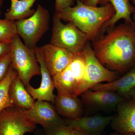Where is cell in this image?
Listing matches in <instances>:
<instances>
[{
	"mask_svg": "<svg viewBox=\"0 0 135 135\" xmlns=\"http://www.w3.org/2000/svg\"><path fill=\"white\" fill-rule=\"evenodd\" d=\"M92 41V47L103 65L119 72L135 65V26L123 24L107 29Z\"/></svg>",
	"mask_w": 135,
	"mask_h": 135,
	"instance_id": "1",
	"label": "cell"
},
{
	"mask_svg": "<svg viewBox=\"0 0 135 135\" xmlns=\"http://www.w3.org/2000/svg\"><path fill=\"white\" fill-rule=\"evenodd\" d=\"M76 5L66 8L54 14L59 19L73 23L86 34L89 41L97 38L103 25L114 15L115 11L110 3L99 7L85 4L76 0Z\"/></svg>",
	"mask_w": 135,
	"mask_h": 135,
	"instance_id": "2",
	"label": "cell"
},
{
	"mask_svg": "<svg viewBox=\"0 0 135 135\" xmlns=\"http://www.w3.org/2000/svg\"><path fill=\"white\" fill-rule=\"evenodd\" d=\"M10 53L12 67L25 87L30 84L33 77L41 75L34 50L23 43L18 35L10 43Z\"/></svg>",
	"mask_w": 135,
	"mask_h": 135,
	"instance_id": "3",
	"label": "cell"
},
{
	"mask_svg": "<svg viewBox=\"0 0 135 135\" xmlns=\"http://www.w3.org/2000/svg\"><path fill=\"white\" fill-rule=\"evenodd\" d=\"M49 12L38 4L33 15L27 18L15 21L17 35L25 45L34 49L38 42L49 29Z\"/></svg>",
	"mask_w": 135,
	"mask_h": 135,
	"instance_id": "4",
	"label": "cell"
},
{
	"mask_svg": "<svg viewBox=\"0 0 135 135\" xmlns=\"http://www.w3.org/2000/svg\"><path fill=\"white\" fill-rule=\"evenodd\" d=\"M53 22L51 44L75 54L81 51L89 41L86 35L72 22L64 24L55 14Z\"/></svg>",
	"mask_w": 135,
	"mask_h": 135,
	"instance_id": "5",
	"label": "cell"
},
{
	"mask_svg": "<svg viewBox=\"0 0 135 135\" xmlns=\"http://www.w3.org/2000/svg\"><path fill=\"white\" fill-rule=\"evenodd\" d=\"M88 42L82 50L86 59V71L82 83L76 93L77 97L97 84L112 82L118 79L115 72L107 69L99 62Z\"/></svg>",
	"mask_w": 135,
	"mask_h": 135,
	"instance_id": "6",
	"label": "cell"
},
{
	"mask_svg": "<svg viewBox=\"0 0 135 135\" xmlns=\"http://www.w3.org/2000/svg\"><path fill=\"white\" fill-rule=\"evenodd\" d=\"M25 109L16 107L0 112V135H24L36 129V123L26 113Z\"/></svg>",
	"mask_w": 135,
	"mask_h": 135,
	"instance_id": "7",
	"label": "cell"
},
{
	"mask_svg": "<svg viewBox=\"0 0 135 135\" xmlns=\"http://www.w3.org/2000/svg\"><path fill=\"white\" fill-rule=\"evenodd\" d=\"M34 50L40 66L41 83L38 88H33L30 84L26 87V88L34 100L54 103L56 96L53 94V92L55 86L53 77L46 66L40 47L36 46Z\"/></svg>",
	"mask_w": 135,
	"mask_h": 135,
	"instance_id": "8",
	"label": "cell"
},
{
	"mask_svg": "<svg viewBox=\"0 0 135 135\" xmlns=\"http://www.w3.org/2000/svg\"><path fill=\"white\" fill-rule=\"evenodd\" d=\"M44 60L52 77L65 69L71 62L74 54L51 44L40 47Z\"/></svg>",
	"mask_w": 135,
	"mask_h": 135,
	"instance_id": "9",
	"label": "cell"
},
{
	"mask_svg": "<svg viewBox=\"0 0 135 135\" xmlns=\"http://www.w3.org/2000/svg\"><path fill=\"white\" fill-rule=\"evenodd\" d=\"M117 113L110 123L115 132L124 134H135V100L126 99L116 107Z\"/></svg>",
	"mask_w": 135,
	"mask_h": 135,
	"instance_id": "10",
	"label": "cell"
},
{
	"mask_svg": "<svg viewBox=\"0 0 135 135\" xmlns=\"http://www.w3.org/2000/svg\"><path fill=\"white\" fill-rule=\"evenodd\" d=\"M25 111L31 120L43 127L66 124L65 119L60 117L48 101L37 100L31 109H25Z\"/></svg>",
	"mask_w": 135,
	"mask_h": 135,
	"instance_id": "11",
	"label": "cell"
},
{
	"mask_svg": "<svg viewBox=\"0 0 135 135\" xmlns=\"http://www.w3.org/2000/svg\"><path fill=\"white\" fill-rule=\"evenodd\" d=\"M80 95L83 102L87 105L101 109L115 108L121 102L127 99L111 90L94 91L89 89Z\"/></svg>",
	"mask_w": 135,
	"mask_h": 135,
	"instance_id": "12",
	"label": "cell"
},
{
	"mask_svg": "<svg viewBox=\"0 0 135 135\" xmlns=\"http://www.w3.org/2000/svg\"><path fill=\"white\" fill-rule=\"evenodd\" d=\"M109 3L112 5L115 13L113 16L101 27L98 36L104 35L107 29L115 26L120 20H124L126 23L135 26L131 17V15L135 12V7L131 4L129 0H99L98 5L104 6Z\"/></svg>",
	"mask_w": 135,
	"mask_h": 135,
	"instance_id": "13",
	"label": "cell"
},
{
	"mask_svg": "<svg viewBox=\"0 0 135 135\" xmlns=\"http://www.w3.org/2000/svg\"><path fill=\"white\" fill-rule=\"evenodd\" d=\"M114 115H95L74 119H64L66 123L72 128L80 129L95 135H101L110 123Z\"/></svg>",
	"mask_w": 135,
	"mask_h": 135,
	"instance_id": "14",
	"label": "cell"
},
{
	"mask_svg": "<svg viewBox=\"0 0 135 135\" xmlns=\"http://www.w3.org/2000/svg\"><path fill=\"white\" fill-rule=\"evenodd\" d=\"M56 110L59 115L67 119L81 117L83 110L81 101L78 97L70 94H58L55 101Z\"/></svg>",
	"mask_w": 135,
	"mask_h": 135,
	"instance_id": "15",
	"label": "cell"
},
{
	"mask_svg": "<svg viewBox=\"0 0 135 135\" xmlns=\"http://www.w3.org/2000/svg\"><path fill=\"white\" fill-rule=\"evenodd\" d=\"M135 88V65L123 77L108 83H99L90 89L94 91L111 90L116 92L121 96L128 98L131 90Z\"/></svg>",
	"mask_w": 135,
	"mask_h": 135,
	"instance_id": "16",
	"label": "cell"
},
{
	"mask_svg": "<svg viewBox=\"0 0 135 135\" xmlns=\"http://www.w3.org/2000/svg\"><path fill=\"white\" fill-rule=\"evenodd\" d=\"M9 95L13 106L18 108L28 110L35 103L18 75L10 86Z\"/></svg>",
	"mask_w": 135,
	"mask_h": 135,
	"instance_id": "17",
	"label": "cell"
},
{
	"mask_svg": "<svg viewBox=\"0 0 135 135\" xmlns=\"http://www.w3.org/2000/svg\"><path fill=\"white\" fill-rule=\"evenodd\" d=\"M10 1V8L4 15L5 19L16 21L29 18L35 12L32 8L36 0Z\"/></svg>",
	"mask_w": 135,
	"mask_h": 135,
	"instance_id": "18",
	"label": "cell"
},
{
	"mask_svg": "<svg viewBox=\"0 0 135 135\" xmlns=\"http://www.w3.org/2000/svg\"><path fill=\"white\" fill-rule=\"evenodd\" d=\"M53 78L58 94L66 93L75 96L78 85L69 66Z\"/></svg>",
	"mask_w": 135,
	"mask_h": 135,
	"instance_id": "19",
	"label": "cell"
},
{
	"mask_svg": "<svg viewBox=\"0 0 135 135\" xmlns=\"http://www.w3.org/2000/svg\"><path fill=\"white\" fill-rule=\"evenodd\" d=\"M17 75L16 71L11 65L6 77L0 83V112L5 108L14 107L10 98L9 89L12 81Z\"/></svg>",
	"mask_w": 135,
	"mask_h": 135,
	"instance_id": "20",
	"label": "cell"
},
{
	"mask_svg": "<svg viewBox=\"0 0 135 135\" xmlns=\"http://www.w3.org/2000/svg\"><path fill=\"white\" fill-rule=\"evenodd\" d=\"M69 66L77 83L78 90L82 83L86 71V59L82 50L74 54V57Z\"/></svg>",
	"mask_w": 135,
	"mask_h": 135,
	"instance_id": "21",
	"label": "cell"
},
{
	"mask_svg": "<svg viewBox=\"0 0 135 135\" xmlns=\"http://www.w3.org/2000/svg\"><path fill=\"white\" fill-rule=\"evenodd\" d=\"M17 35L15 21L0 18V41L11 43Z\"/></svg>",
	"mask_w": 135,
	"mask_h": 135,
	"instance_id": "22",
	"label": "cell"
},
{
	"mask_svg": "<svg viewBox=\"0 0 135 135\" xmlns=\"http://www.w3.org/2000/svg\"><path fill=\"white\" fill-rule=\"evenodd\" d=\"M46 135H70L71 128L67 124H59L44 127Z\"/></svg>",
	"mask_w": 135,
	"mask_h": 135,
	"instance_id": "23",
	"label": "cell"
},
{
	"mask_svg": "<svg viewBox=\"0 0 135 135\" xmlns=\"http://www.w3.org/2000/svg\"><path fill=\"white\" fill-rule=\"evenodd\" d=\"M11 64V59L9 52L0 59V83L6 77Z\"/></svg>",
	"mask_w": 135,
	"mask_h": 135,
	"instance_id": "24",
	"label": "cell"
},
{
	"mask_svg": "<svg viewBox=\"0 0 135 135\" xmlns=\"http://www.w3.org/2000/svg\"><path fill=\"white\" fill-rule=\"evenodd\" d=\"M75 0H55V12L58 13L66 8L73 7Z\"/></svg>",
	"mask_w": 135,
	"mask_h": 135,
	"instance_id": "25",
	"label": "cell"
},
{
	"mask_svg": "<svg viewBox=\"0 0 135 135\" xmlns=\"http://www.w3.org/2000/svg\"><path fill=\"white\" fill-rule=\"evenodd\" d=\"M10 51V43L0 41V59Z\"/></svg>",
	"mask_w": 135,
	"mask_h": 135,
	"instance_id": "26",
	"label": "cell"
},
{
	"mask_svg": "<svg viewBox=\"0 0 135 135\" xmlns=\"http://www.w3.org/2000/svg\"><path fill=\"white\" fill-rule=\"evenodd\" d=\"M70 135H95L84 131L71 128Z\"/></svg>",
	"mask_w": 135,
	"mask_h": 135,
	"instance_id": "27",
	"label": "cell"
},
{
	"mask_svg": "<svg viewBox=\"0 0 135 135\" xmlns=\"http://www.w3.org/2000/svg\"><path fill=\"white\" fill-rule=\"evenodd\" d=\"M99 0H85L84 3L86 5L93 7H97Z\"/></svg>",
	"mask_w": 135,
	"mask_h": 135,
	"instance_id": "28",
	"label": "cell"
},
{
	"mask_svg": "<svg viewBox=\"0 0 135 135\" xmlns=\"http://www.w3.org/2000/svg\"><path fill=\"white\" fill-rule=\"evenodd\" d=\"M129 97L131 98V99L135 100V88L131 90L129 94Z\"/></svg>",
	"mask_w": 135,
	"mask_h": 135,
	"instance_id": "29",
	"label": "cell"
},
{
	"mask_svg": "<svg viewBox=\"0 0 135 135\" xmlns=\"http://www.w3.org/2000/svg\"><path fill=\"white\" fill-rule=\"evenodd\" d=\"M111 135H135V133H131L122 134H118V133H116V132H114V133H111Z\"/></svg>",
	"mask_w": 135,
	"mask_h": 135,
	"instance_id": "30",
	"label": "cell"
},
{
	"mask_svg": "<svg viewBox=\"0 0 135 135\" xmlns=\"http://www.w3.org/2000/svg\"><path fill=\"white\" fill-rule=\"evenodd\" d=\"M3 3V0H0V17L1 15V8L2 7Z\"/></svg>",
	"mask_w": 135,
	"mask_h": 135,
	"instance_id": "31",
	"label": "cell"
},
{
	"mask_svg": "<svg viewBox=\"0 0 135 135\" xmlns=\"http://www.w3.org/2000/svg\"><path fill=\"white\" fill-rule=\"evenodd\" d=\"M133 22H134V23H135V12L134 13V14H133Z\"/></svg>",
	"mask_w": 135,
	"mask_h": 135,
	"instance_id": "32",
	"label": "cell"
},
{
	"mask_svg": "<svg viewBox=\"0 0 135 135\" xmlns=\"http://www.w3.org/2000/svg\"><path fill=\"white\" fill-rule=\"evenodd\" d=\"M131 1H132L134 6L135 7V0H131Z\"/></svg>",
	"mask_w": 135,
	"mask_h": 135,
	"instance_id": "33",
	"label": "cell"
},
{
	"mask_svg": "<svg viewBox=\"0 0 135 135\" xmlns=\"http://www.w3.org/2000/svg\"><path fill=\"white\" fill-rule=\"evenodd\" d=\"M82 2L84 3V2H85V0H80Z\"/></svg>",
	"mask_w": 135,
	"mask_h": 135,
	"instance_id": "34",
	"label": "cell"
},
{
	"mask_svg": "<svg viewBox=\"0 0 135 135\" xmlns=\"http://www.w3.org/2000/svg\"></svg>",
	"mask_w": 135,
	"mask_h": 135,
	"instance_id": "35",
	"label": "cell"
}]
</instances>
